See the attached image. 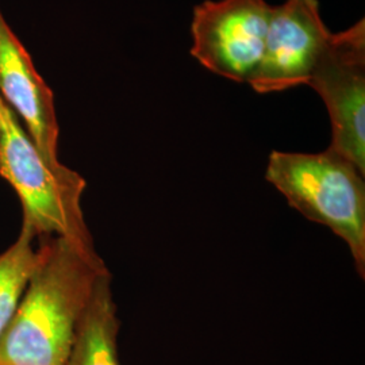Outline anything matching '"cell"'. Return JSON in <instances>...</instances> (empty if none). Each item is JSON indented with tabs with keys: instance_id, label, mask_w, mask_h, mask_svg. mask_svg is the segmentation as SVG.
I'll return each mask as SVG.
<instances>
[{
	"instance_id": "277c9868",
	"label": "cell",
	"mask_w": 365,
	"mask_h": 365,
	"mask_svg": "<svg viewBox=\"0 0 365 365\" xmlns=\"http://www.w3.org/2000/svg\"><path fill=\"white\" fill-rule=\"evenodd\" d=\"M327 106L331 122L329 149L365 175V21L331 33L309 84Z\"/></svg>"
},
{
	"instance_id": "30bf717a",
	"label": "cell",
	"mask_w": 365,
	"mask_h": 365,
	"mask_svg": "<svg viewBox=\"0 0 365 365\" xmlns=\"http://www.w3.org/2000/svg\"><path fill=\"white\" fill-rule=\"evenodd\" d=\"M3 103H4V101H3V98H1V96H0V107H1V106H3Z\"/></svg>"
},
{
	"instance_id": "3957f363",
	"label": "cell",
	"mask_w": 365,
	"mask_h": 365,
	"mask_svg": "<svg viewBox=\"0 0 365 365\" xmlns=\"http://www.w3.org/2000/svg\"><path fill=\"white\" fill-rule=\"evenodd\" d=\"M0 176L19 196L24 223L36 237H66L93 247L81 210L87 182L61 163H48L6 102L0 107Z\"/></svg>"
},
{
	"instance_id": "6da1fadb",
	"label": "cell",
	"mask_w": 365,
	"mask_h": 365,
	"mask_svg": "<svg viewBox=\"0 0 365 365\" xmlns=\"http://www.w3.org/2000/svg\"><path fill=\"white\" fill-rule=\"evenodd\" d=\"M107 271L95 247L45 237L24 297L0 339V365H66L78 321Z\"/></svg>"
},
{
	"instance_id": "ba28073f",
	"label": "cell",
	"mask_w": 365,
	"mask_h": 365,
	"mask_svg": "<svg viewBox=\"0 0 365 365\" xmlns=\"http://www.w3.org/2000/svg\"><path fill=\"white\" fill-rule=\"evenodd\" d=\"M117 306L113 298L111 274H102L78 321L66 365H120Z\"/></svg>"
},
{
	"instance_id": "5b68a950",
	"label": "cell",
	"mask_w": 365,
	"mask_h": 365,
	"mask_svg": "<svg viewBox=\"0 0 365 365\" xmlns=\"http://www.w3.org/2000/svg\"><path fill=\"white\" fill-rule=\"evenodd\" d=\"M274 7L267 0H206L191 22V54L206 69L249 83L260 64Z\"/></svg>"
},
{
	"instance_id": "9c48e42d",
	"label": "cell",
	"mask_w": 365,
	"mask_h": 365,
	"mask_svg": "<svg viewBox=\"0 0 365 365\" xmlns=\"http://www.w3.org/2000/svg\"><path fill=\"white\" fill-rule=\"evenodd\" d=\"M34 238L33 230L22 223L16 241L0 253V339L10 325L37 265L38 249L33 245Z\"/></svg>"
},
{
	"instance_id": "52a82bcc",
	"label": "cell",
	"mask_w": 365,
	"mask_h": 365,
	"mask_svg": "<svg viewBox=\"0 0 365 365\" xmlns=\"http://www.w3.org/2000/svg\"><path fill=\"white\" fill-rule=\"evenodd\" d=\"M0 96L22 118L27 135L53 165L57 156L58 123L54 95L41 78L30 54L0 11Z\"/></svg>"
},
{
	"instance_id": "7a4b0ae2",
	"label": "cell",
	"mask_w": 365,
	"mask_h": 365,
	"mask_svg": "<svg viewBox=\"0 0 365 365\" xmlns=\"http://www.w3.org/2000/svg\"><path fill=\"white\" fill-rule=\"evenodd\" d=\"M265 180L304 218L327 226L344 240L364 279V175L353 163L329 148L321 153L274 150Z\"/></svg>"
},
{
	"instance_id": "8992f818",
	"label": "cell",
	"mask_w": 365,
	"mask_h": 365,
	"mask_svg": "<svg viewBox=\"0 0 365 365\" xmlns=\"http://www.w3.org/2000/svg\"><path fill=\"white\" fill-rule=\"evenodd\" d=\"M330 36L318 0H286L274 6L260 64L249 86L259 93L307 86Z\"/></svg>"
}]
</instances>
